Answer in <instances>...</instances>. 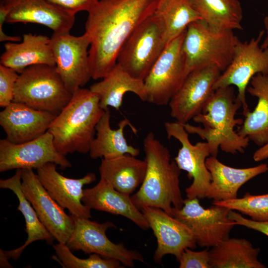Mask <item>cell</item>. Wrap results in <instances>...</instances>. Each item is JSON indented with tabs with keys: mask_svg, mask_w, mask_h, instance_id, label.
I'll use <instances>...</instances> for the list:
<instances>
[{
	"mask_svg": "<svg viewBox=\"0 0 268 268\" xmlns=\"http://www.w3.org/2000/svg\"><path fill=\"white\" fill-rule=\"evenodd\" d=\"M159 0H99L88 12L85 33L92 78L102 79L117 64L119 53L131 34L154 13Z\"/></svg>",
	"mask_w": 268,
	"mask_h": 268,
	"instance_id": "6da1fadb",
	"label": "cell"
},
{
	"mask_svg": "<svg viewBox=\"0 0 268 268\" xmlns=\"http://www.w3.org/2000/svg\"><path fill=\"white\" fill-rule=\"evenodd\" d=\"M143 148L146 174L131 199L140 210L145 206L159 208L172 215L173 208L181 209L184 205L180 188L181 170L175 161L171 160L168 148L152 132L144 137Z\"/></svg>",
	"mask_w": 268,
	"mask_h": 268,
	"instance_id": "7a4b0ae2",
	"label": "cell"
},
{
	"mask_svg": "<svg viewBox=\"0 0 268 268\" xmlns=\"http://www.w3.org/2000/svg\"><path fill=\"white\" fill-rule=\"evenodd\" d=\"M241 103L236 99L233 86L218 88L204 106L202 112L193 119L203 125V128L182 124L189 134H196L206 140L210 149V155L217 157L218 148L225 152L244 153L249 144L248 137L239 135L234 128L242 125L243 120L236 119Z\"/></svg>",
	"mask_w": 268,
	"mask_h": 268,
	"instance_id": "3957f363",
	"label": "cell"
},
{
	"mask_svg": "<svg viewBox=\"0 0 268 268\" xmlns=\"http://www.w3.org/2000/svg\"><path fill=\"white\" fill-rule=\"evenodd\" d=\"M105 111L100 106L99 97L90 89L79 88L74 92L48 130L57 150L65 156L88 153Z\"/></svg>",
	"mask_w": 268,
	"mask_h": 268,
	"instance_id": "277c9868",
	"label": "cell"
},
{
	"mask_svg": "<svg viewBox=\"0 0 268 268\" xmlns=\"http://www.w3.org/2000/svg\"><path fill=\"white\" fill-rule=\"evenodd\" d=\"M239 40L232 30L216 31L202 20L192 22L186 30L182 46L187 74L211 65L222 72L231 62Z\"/></svg>",
	"mask_w": 268,
	"mask_h": 268,
	"instance_id": "5b68a950",
	"label": "cell"
},
{
	"mask_svg": "<svg viewBox=\"0 0 268 268\" xmlns=\"http://www.w3.org/2000/svg\"><path fill=\"white\" fill-rule=\"evenodd\" d=\"M71 96L56 66L36 65L19 73L13 101L57 115Z\"/></svg>",
	"mask_w": 268,
	"mask_h": 268,
	"instance_id": "8992f818",
	"label": "cell"
},
{
	"mask_svg": "<svg viewBox=\"0 0 268 268\" xmlns=\"http://www.w3.org/2000/svg\"><path fill=\"white\" fill-rule=\"evenodd\" d=\"M167 44L165 23L154 12L126 41L117 63L133 77L144 80Z\"/></svg>",
	"mask_w": 268,
	"mask_h": 268,
	"instance_id": "52a82bcc",
	"label": "cell"
},
{
	"mask_svg": "<svg viewBox=\"0 0 268 268\" xmlns=\"http://www.w3.org/2000/svg\"><path fill=\"white\" fill-rule=\"evenodd\" d=\"M185 32L167 45L144 80L148 102L168 105L187 76L182 49Z\"/></svg>",
	"mask_w": 268,
	"mask_h": 268,
	"instance_id": "ba28073f",
	"label": "cell"
},
{
	"mask_svg": "<svg viewBox=\"0 0 268 268\" xmlns=\"http://www.w3.org/2000/svg\"><path fill=\"white\" fill-rule=\"evenodd\" d=\"M265 34L261 30L256 38L249 41L237 42L231 62L215 81L213 89L235 86L236 99L242 104L243 114L250 110L246 92L252 78L258 73L268 74V47L263 49L260 43Z\"/></svg>",
	"mask_w": 268,
	"mask_h": 268,
	"instance_id": "9c48e42d",
	"label": "cell"
},
{
	"mask_svg": "<svg viewBox=\"0 0 268 268\" xmlns=\"http://www.w3.org/2000/svg\"><path fill=\"white\" fill-rule=\"evenodd\" d=\"M230 210L213 204L204 208L198 198L184 200L181 209L173 208L172 216L185 224L192 232L197 245L213 247L229 237L235 226L228 216Z\"/></svg>",
	"mask_w": 268,
	"mask_h": 268,
	"instance_id": "30bf717a",
	"label": "cell"
},
{
	"mask_svg": "<svg viewBox=\"0 0 268 268\" xmlns=\"http://www.w3.org/2000/svg\"><path fill=\"white\" fill-rule=\"evenodd\" d=\"M72 216L74 228L66 244L72 251L98 254L104 258L117 260L124 266L130 268L134 267V261L144 263L140 253L128 249L122 243L115 244L107 237V230L116 227L113 222L98 223L89 218Z\"/></svg>",
	"mask_w": 268,
	"mask_h": 268,
	"instance_id": "8fae6325",
	"label": "cell"
},
{
	"mask_svg": "<svg viewBox=\"0 0 268 268\" xmlns=\"http://www.w3.org/2000/svg\"><path fill=\"white\" fill-rule=\"evenodd\" d=\"M50 44L56 67L67 90L73 93L92 78L89 59L90 40L84 33L75 36L54 33Z\"/></svg>",
	"mask_w": 268,
	"mask_h": 268,
	"instance_id": "7c38bea8",
	"label": "cell"
},
{
	"mask_svg": "<svg viewBox=\"0 0 268 268\" xmlns=\"http://www.w3.org/2000/svg\"><path fill=\"white\" fill-rule=\"evenodd\" d=\"M164 128L167 137H174L181 144L174 160L181 170L188 173V178L193 179L192 183L185 190L187 198H206L211 182V175L206 166V159L211 155L208 143L198 142L192 144L189 134L177 121L165 122Z\"/></svg>",
	"mask_w": 268,
	"mask_h": 268,
	"instance_id": "4fadbf2b",
	"label": "cell"
},
{
	"mask_svg": "<svg viewBox=\"0 0 268 268\" xmlns=\"http://www.w3.org/2000/svg\"><path fill=\"white\" fill-rule=\"evenodd\" d=\"M52 162L65 169L71 167L66 156L56 149L52 134L47 131L41 136L21 143L5 138L0 140V172L12 169H37Z\"/></svg>",
	"mask_w": 268,
	"mask_h": 268,
	"instance_id": "5bb4252c",
	"label": "cell"
},
{
	"mask_svg": "<svg viewBox=\"0 0 268 268\" xmlns=\"http://www.w3.org/2000/svg\"><path fill=\"white\" fill-rule=\"evenodd\" d=\"M21 189L41 223L58 243L66 244L74 221L48 194L32 169H22Z\"/></svg>",
	"mask_w": 268,
	"mask_h": 268,
	"instance_id": "9a60e30c",
	"label": "cell"
},
{
	"mask_svg": "<svg viewBox=\"0 0 268 268\" xmlns=\"http://www.w3.org/2000/svg\"><path fill=\"white\" fill-rule=\"evenodd\" d=\"M221 72L213 65L190 72L168 104L170 116L185 124L201 114L214 92V84Z\"/></svg>",
	"mask_w": 268,
	"mask_h": 268,
	"instance_id": "2e32d148",
	"label": "cell"
},
{
	"mask_svg": "<svg viewBox=\"0 0 268 268\" xmlns=\"http://www.w3.org/2000/svg\"><path fill=\"white\" fill-rule=\"evenodd\" d=\"M140 210L156 238L155 263H160L166 255L174 256L179 261L186 248H196L194 236L185 224L159 208L145 206Z\"/></svg>",
	"mask_w": 268,
	"mask_h": 268,
	"instance_id": "e0dca14e",
	"label": "cell"
},
{
	"mask_svg": "<svg viewBox=\"0 0 268 268\" xmlns=\"http://www.w3.org/2000/svg\"><path fill=\"white\" fill-rule=\"evenodd\" d=\"M57 164L47 163L37 169V176L50 196L71 215L86 218L91 217V209L82 201L83 187L96 180V175L88 173L79 179L64 176L56 169Z\"/></svg>",
	"mask_w": 268,
	"mask_h": 268,
	"instance_id": "ac0fdd59",
	"label": "cell"
},
{
	"mask_svg": "<svg viewBox=\"0 0 268 268\" xmlns=\"http://www.w3.org/2000/svg\"><path fill=\"white\" fill-rule=\"evenodd\" d=\"M56 116L24 103L12 101L0 112V125L6 134V140L21 143L46 133Z\"/></svg>",
	"mask_w": 268,
	"mask_h": 268,
	"instance_id": "d6986e66",
	"label": "cell"
},
{
	"mask_svg": "<svg viewBox=\"0 0 268 268\" xmlns=\"http://www.w3.org/2000/svg\"><path fill=\"white\" fill-rule=\"evenodd\" d=\"M8 10L5 22L32 23L48 27L54 33H68L75 15L47 0H2Z\"/></svg>",
	"mask_w": 268,
	"mask_h": 268,
	"instance_id": "ffe728a7",
	"label": "cell"
},
{
	"mask_svg": "<svg viewBox=\"0 0 268 268\" xmlns=\"http://www.w3.org/2000/svg\"><path fill=\"white\" fill-rule=\"evenodd\" d=\"M82 201L91 209L123 216L144 230L149 228L144 214L134 204L131 196L117 191L103 178L93 187L83 190Z\"/></svg>",
	"mask_w": 268,
	"mask_h": 268,
	"instance_id": "44dd1931",
	"label": "cell"
},
{
	"mask_svg": "<svg viewBox=\"0 0 268 268\" xmlns=\"http://www.w3.org/2000/svg\"><path fill=\"white\" fill-rule=\"evenodd\" d=\"M4 47V51L0 56V65L18 73L34 65L56 66L50 38L47 36L24 34L21 42H6Z\"/></svg>",
	"mask_w": 268,
	"mask_h": 268,
	"instance_id": "7402d4cb",
	"label": "cell"
},
{
	"mask_svg": "<svg viewBox=\"0 0 268 268\" xmlns=\"http://www.w3.org/2000/svg\"><path fill=\"white\" fill-rule=\"evenodd\" d=\"M211 175L210 187L206 198L213 201L236 199L239 189L250 180L268 171L267 164L254 167L236 168L228 166L212 156L206 159Z\"/></svg>",
	"mask_w": 268,
	"mask_h": 268,
	"instance_id": "603a6c76",
	"label": "cell"
},
{
	"mask_svg": "<svg viewBox=\"0 0 268 268\" xmlns=\"http://www.w3.org/2000/svg\"><path fill=\"white\" fill-rule=\"evenodd\" d=\"M89 89L98 95L100 106L104 110L108 107L119 110L127 92L135 94L143 101L147 100L144 80L133 77L118 63L106 76L93 84Z\"/></svg>",
	"mask_w": 268,
	"mask_h": 268,
	"instance_id": "cb8c5ba5",
	"label": "cell"
},
{
	"mask_svg": "<svg viewBox=\"0 0 268 268\" xmlns=\"http://www.w3.org/2000/svg\"><path fill=\"white\" fill-rule=\"evenodd\" d=\"M100 178L110 183L117 191L132 194L142 183L146 171V163L130 154L101 158L99 167Z\"/></svg>",
	"mask_w": 268,
	"mask_h": 268,
	"instance_id": "d4e9b609",
	"label": "cell"
},
{
	"mask_svg": "<svg viewBox=\"0 0 268 268\" xmlns=\"http://www.w3.org/2000/svg\"><path fill=\"white\" fill-rule=\"evenodd\" d=\"M110 112L105 111L96 127V134L89 151L92 159L108 158L130 154L134 156L139 154V149L129 145L124 136V129L130 126L136 134L137 130L127 118L121 120L119 128L112 129L110 125Z\"/></svg>",
	"mask_w": 268,
	"mask_h": 268,
	"instance_id": "484cf974",
	"label": "cell"
},
{
	"mask_svg": "<svg viewBox=\"0 0 268 268\" xmlns=\"http://www.w3.org/2000/svg\"><path fill=\"white\" fill-rule=\"evenodd\" d=\"M250 83L247 91L257 98V104L252 112L243 114L245 120L237 132L261 147L268 143V74H257Z\"/></svg>",
	"mask_w": 268,
	"mask_h": 268,
	"instance_id": "4316f807",
	"label": "cell"
},
{
	"mask_svg": "<svg viewBox=\"0 0 268 268\" xmlns=\"http://www.w3.org/2000/svg\"><path fill=\"white\" fill-rule=\"evenodd\" d=\"M22 169H18L13 176L6 179L0 180V188L12 191L17 197L19 205L17 209L23 214L27 239L21 246L10 251H4L8 259L17 260L24 250L32 243L45 240L52 244L54 239L39 219L32 205L26 199L21 189Z\"/></svg>",
	"mask_w": 268,
	"mask_h": 268,
	"instance_id": "83f0119b",
	"label": "cell"
},
{
	"mask_svg": "<svg viewBox=\"0 0 268 268\" xmlns=\"http://www.w3.org/2000/svg\"><path fill=\"white\" fill-rule=\"evenodd\" d=\"M260 251L245 239L229 237L209 250V263L214 268H266Z\"/></svg>",
	"mask_w": 268,
	"mask_h": 268,
	"instance_id": "f1b7e54d",
	"label": "cell"
},
{
	"mask_svg": "<svg viewBox=\"0 0 268 268\" xmlns=\"http://www.w3.org/2000/svg\"><path fill=\"white\" fill-rule=\"evenodd\" d=\"M191 2L201 20L211 29H243V12L239 0H191Z\"/></svg>",
	"mask_w": 268,
	"mask_h": 268,
	"instance_id": "f546056e",
	"label": "cell"
},
{
	"mask_svg": "<svg viewBox=\"0 0 268 268\" xmlns=\"http://www.w3.org/2000/svg\"><path fill=\"white\" fill-rule=\"evenodd\" d=\"M154 12L165 23L167 44L185 31L190 23L201 20L191 0H159Z\"/></svg>",
	"mask_w": 268,
	"mask_h": 268,
	"instance_id": "4dcf8cb0",
	"label": "cell"
},
{
	"mask_svg": "<svg viewBox=\"0 0 268 268\" xmlns=\"http://www.w3.org/2000/svg\"><path fill=\"white\" fill-rule=\"evenodd\" d=\"M212 204L237 210L259 221L268 220V194L253 195L249 193L243 197L225 201H213Z\"/></svg>",
	"mask_w": 268,
	"mask_h": 268,
	"instance_id": "1f68e13d",
	"label": "cell"
},
{
	"mask_svg": "<svg viewBox=\"0 0 268 268\" xmlns=\"http://www.w3.org/2000/svg\"><path fill=\"white\" fill-rule=\"evenodd\" d=\"M57 258L54 256L63 268H123L121 263L116 259L102 258L91 254L87 259L76 257L65 244L58 243L53 245Z\"/></svg>",
	"mask_w": 268,
	"mask_h": 268,
	"instance_id": "d6a6232c",
	"label": "cell"
},
{
	"mask_svg": "<svg viewBox=\"0 0 268 268\" xmlns=\"http://www.w3.org/2000/svg\"><path fill=\"white\" fill-rule=\"evenodd\" d=\"M19 73L14 69L0 65V106L5 108L13 100L14 92Z\"/></svg>",
	"mask_w": 268,
	"mask_h": 268,
	"instance_id": "836d02e7",
	"label": "cell"
},
{
	"mask_svg": "<svg viewBox=\"0 0 268 268\" xmlns=\"http://www.w3.org/2000/svg\"><path fill=\"white\" fill-rule=\"evenodd\" d=\"M178 262L180 268H211L207 248L201 251L186 248Z\"/></svg>",
	"mask_w": 268,
	"mask_h": 268,
	"instance_id": "e575fe53",
	"label": "cell"
},
{
	"mask_svg": "<svg viewBox=\"0 0 268 268\" xmlns=\"http://www.w3.org/2000/svg\"><path fill=\"white\" fill-rule=\"evenodd\" d=\"M69 13L75 15L79 11H89L99 0H47Z\"/></svg>",
	"mask_w": 268,
	"mask_h": 268,
	"instance_id": "d590c367",
	"label": "cell"
},
{
	"mask_svg": "<svg viewBox=\"0 0 268 268\" xmlns=\"http://www.w3.org/2000/svg\"><path fill=\"white\" fill-rule=\"evenodd\" d=\"M229 217L233 221L235 225H239L260 232L268 237V220L259 221L244 217L239 213L230 210Z\"/></svg>",
	"mask_w": 268,
	"mask_h": 268,
	"instance_id": "8d00e7d4",
	"label": "cell"
},
{
	"mask_svg": "<svg viewBox=\"0 0 268 268\" xmlns=\"http://www.w3.org/2000/svg\"><path fill=\"white\" fill-rule=\"evenodd\" d=\"M268 158V143L257 149L253 154V159L259 162Z\"/></svg>",
	"mask_w": 268,
	"mask_h": 268,
	"instance_id": "74e56055",
	"label": "cell"
},
{
	"mask_svg": "<svg viewBox=\"0 0 268 268\" xmlns=\"http://www.w3.org/2000/svg\"><path fill=\"white\" fill-rule=\"evenodd\" d=\"M264 24L266 30V36L261 45V47L263 49H266L268 47V16L264 18Z\"/></svg>",
	"mask_w": 268,
	"mask_h": 268,
	"instance_id": "f35d334b",
	"label": "cell"
},
{
	"mask_svg": "<svg viewBox=\"0 0 268 268\" xmlns=\"http://www.w3.org/2000/svg\"><path fill=\"white\" fill-rule=\"evenodd\" d=\"M0 268H11V265L8 263L7 260L8 258L5 255L4 251L1 249L0 250Z\"/></svg>",
	"mask_w": 268,
	"mask_h": 268,
	"instance_id": "ab89813d",
	"label": "cell"
}]
</instances>
